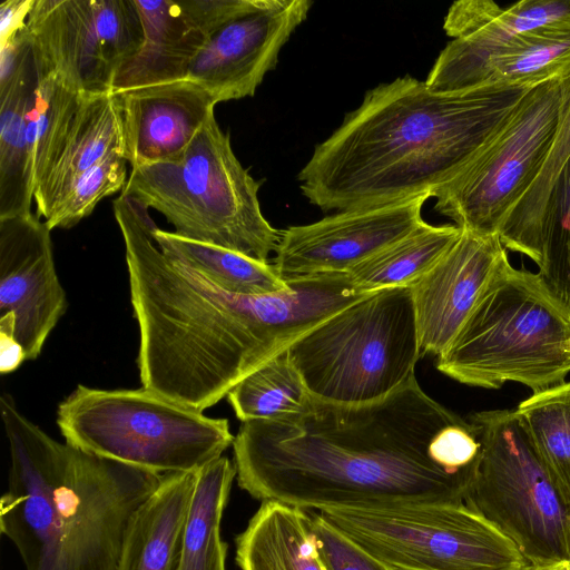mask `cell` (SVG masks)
<instances>
[{
  "mask_svg": "<svg viewBox=\"0 0 570 570\" xmlns=\"http://www.w3.org/2000/svg\"><path fill=\"white\" fill-rule=\"evenodd\" d=\"M238 487L302 510L464 502L481 459L478 430L423 391L415 375L379 401L312 397L279 420L242 422Z\"/></svg>",
  "mask_w": 570,
  "mask_h": 570,
  "instance_id": "1",
  "label": "cell"
},
{
  "mask_svg": "<svg viewBox=\"0 0 570 570\" xmlns=\"http://www.w3.org/2000/svg\"><path fill=\"white\" fill-rule=\"evenodd\" d=\"M112 204L139 328V379L177 404L200 412L214 406L306 332L371 294L347 273L291 281L277 294L227 293L165 256L140 202L120 194Z\"/></svg>",
  "mask_w": 570,
  "mask_h": 570,
  "instance_id": "2",
  "label": "cell"
},
{
  "mask_svg": "<svg viewBox=\"0 0 570 570\" xmlns=\"http://www.w3.org/2000/svg\"><path fill=\"white\" fill-rule=\"evenodd\" d=\"M530 89L442 94L409 75L381 83L315 147L297 175L302 194L324 212L432 197Z\"/></svg>",
  "mask_w": 570,
  "mask_h": 570,
  "instance_id": "3",
  "label": "cell"
},
{
  "mask_svg": "<svg viewBox=\"0 0 570 570\" xmlns=\"http://www.w3.org/2000/svg\"><path fill=\"white\" fill-rule=\"evenodd\" d=\"M10 449L1 532L26 570H118L129 524L160 473L60 443L0 397Z\"/></svg>",
  "mask_w": 570,
  "mask_h": 570,
  "instance_id": "4",
  "label": "cell"
},
{
  "mask_svg": "<svg viewBox=\"0 0 570 570\" xmlns=\"http://www.w3.org/2000/svg\"><path fill=\"white\" fill-rule=\"evenodd\" d=\"M436 368L475 387L520 383L533 393L570 373V304L538 272L507 257L490 278Z\"/></svg>",
  "mask_w": 570,
  "mask_h": 570,
  "instance_id": "5",
  "label": "cell"
},
{
  "mask_svg": "<svg viewBox=\"0 0 570 570\" xmlns=\"http://www.w3.org/2000/svg\"><path fill=\"white\" fill-rule=\"evenodd\" d=\"M256 180L215 114L177 157L131 168L121 194L165 216L180 237L267 262L282 230L265 218Z\"/></svg>",
  "mask_w": 570,
  "mask_h": 570,
  "instance_id": "6",
  "label": "cell"
},
{
  "mask_svg": "<svg viewBox=\"0 0 570 570\" xmlns=\"http://www.w3.org/2000/svg\"><path fill=\"white\" fill-rule=\"evenodd\" d=\"M288 354L309 394L356 405L395 392L414 375L422 355L412 292H374L296 340Z\"/></svg>",
  "mask_w": 570,
  "mask_h": 570,
  "instance_id": "7",
  "label": "cell"
},
{
  "mask_svg": "<svg viewBox=\"0 0 570 570\" xmlns=\"http://www.w3.org/2000/svg\"><path fill=\"white\" fill-rule=\"evenodd\" d=\"M57 425L78 449L157 473L197 472L235 439L227 419L206 416L145 387L79 384L59 403Z\"/></svg>",
  "mask_w": 570,
  "mask_h": 570,
  "instance_id": "8",
  "label": "cell"
},
{
  "mask_svg": "<svg viewBox=\"0 0 570 570\" xmlns=\"http://www.w3.org/2000/svg\"><path fill=\"white\" fill-rule=\"evenodd\" d=\"M570 111V72L531 88L500 129L434 194L464 232L498 235L540 175Z\"/></svg>",
  "mask_w": 570,
  "mask_h": 570,
  "instance_id": "9",
  "label": "cell"
},
{
  "mask_svg": "<svg viewBox=\"0 0 570 570\" xmlns=\"http://www.w3.org/2000/svg\"><path fill=\"white\" fill-rule=\"evenodd\" d=\"M482 452L465 503L508 535L530 564L570 561V508L541 463L515 410L466 417Z\"/></svg>",
  "mask_w": 570,
  "mask_h": 570,
  "instance_id": "10",
  "label": "cell"
},
{
  "mask_svg": "<svg viewBox=\"0 0 570 570\" xmlns=\"http://www.w3.org/2000/svg\"><path fill=\"white\" fill-rule=\"evenodd\" d=\"M318 513L395 570H527L530 566L508 535L463 502Z\"/></svg>",
  "mask_w": 570,
  "mask_h": 570,
  "instance_id": "11",
  "label": "cell"
},
{
  "mask_svg": "<svg viewBox=\"0 0 570 570\" xmlns=\"http://www.w3.org/2000/svg\"><path fill=\"white\" fill-rule=\"evenodd\" d=\"M24 30L39 77L72 92H111L142 42L134 0H32Z\"/></svg>",
  "mask_w": 570,
  "mask_h": 570,
  "instance_id": "12",
  "label": "cell"
},
{
  "mask_svg": "<svg viewBox=\"0 0 570 570\" xmlns=\"http://www.w3.org/2000/svg\"><path fill=\"white\" fill-rule=\"evenodd\" d=\"M430 196L336 214L282 229L274 267L285 282L347 273L425 222L422 208Z\"/></svg>",
  "mask_w": 570,
  "mask_h": 570,
  "instance_id": "13",
  "label": "cell"
},
{
  "mask_svg": "<svg viewBox=\"0 0 570 570\" xmlns=\"http://www.w3.org/2000/svg\"><path fill=\"white\" fill-rule=\"evenodd\" d=\"M570 72V20L495 41L452 39L425 83L436 92L532 88Z\"/></svg>",
  "mask_w": 570,
  "mask_h": 570,
  "instance_id": "14",
  "label": "cell"
},
{
  "mask_svg": "<svg viewBox=\"0 0 570 570\" xmlns=\"http://www.w3.org/2000/svg\"><path fill=\"white\" fill-rule=\"evenodd\" d=\"M50 232L32 213L0 217V316L13 315L27 361L39 356L68 306Z\"/></svg>",
  "mask_w": 570,
  "mask_h": 570,
  "instance_id": "15",
  "label": "cell"
},
{
  "mask_svg": "<svg viewBox=\"0 0 570 570\" xmlns=\"http://www.w3.org/2000/svg\"><path fill=\"white\" fill-rule=\"evenodd\" d=\"M312 6L311 0H267L232 20L206 39L187 79L208 90L217 104L253 97Z\"/></svg>",
  "mask_w": 570,
  "mask_h": 570,
  "instance_id": "16",
  "label": "cell"
},
{
  "mask_svg": "<svg viewBox=\"0 0 570 570\" xmlns=\"http://www.w3.org/2000/svg\"><path fill=\"white\" fill-rule=\"evenodd\" d=\"M507 257L498 235L462 230L439 262L409 286L422 354L439 356L448 348Z\"/></svg>",
  "mask_w": 570,
  "mask_h": 570,
  "instance_id": "17",
  "label": "cell"
},
{
  "mask_svg": "<svg viewBox=\"0 0 570 570\" xmlns=\"http://www.w3.org/2000/svg\"><path fill=\"white\" fill-rule=\"evenodd\" d=\"M121 111L124 157L130 167L180 155L217 102L199 83L181 79L116 92Z\"/></svg>",
  "mask_w": 570,
  "mask_h": 570,
  "instance_id": "18",
  "label": "cell"
},
{
  "mask_svg": "<svg viewBox=\"0 0 570 570\" xmlns=\"http://www.w3.org/2000/svg\"><path fill=\"white\" fill-rule=\"evenodd\" d=\"M142 42L119 69L111 92L187 79L207 37L184 16L178 0H134Z\"/></svg>",
  "mask_w": 570,
  "mask_h": 570,
  "instance_id": "19",
  "label": "cell"
},
{
  "mask_svg": "<svg viewBox=\"0 0 570 570\" xmlns=\"http://www.w3.org/2000/svg\"><path fill=\"white\" fill-rule=\"evenodd\" d=\"M115 154L124 156L117 95H82L53 164L35 187L36 214L47 219L57 199L80 174Z\"/></svg>",
  "mask_w": 570,
  "mask_h": 570,
  "instance_id": "20",
  "label": "cell"
},
{
  "mask_svg": "<svg viewBox=\"0 0 570 570\" xmlns=\"http://www.w3.org/2000/svg\"><path fill=\"white\" fill-rule=\"evenodd\" d=\"M38 72L31 46L13 75L0 82V217L31 213L33 141L31 104Z\"/></svg>",
  "mask_w": 570,
  "mask_h": 570,
  "instance_id": "21",
  "label": "cell"
},
{
  "mask_svg": "<svg viewBox=\"0 0 570 570\" xmlns=\"http://www.w3.org/2000/svg\"><path fill=\"white\" fill-rule=\"evenodd\" d=\"M196 472L166 473L134 515L118 570H179Z\"/></svg>",
  "mask_w": 570,
  "mask_h": 570,
  "instance_id": "22",
  "label": "cell"
},
{
  "mask_svg": "<svg viewBox=\"0 0 570 570\" xmlns=\"http://www.w3.org/2000/svg\"><path fill=\"white\" fill-rule=\"evenodd\" d=\"M235 542L240 570H326L307 511L277 501H262Z\"/></svg>",
  "mask_w": 570,
  "mask_h": 570,
  "instance_id": "23",
  "label": "cell"
},
{
  "mask_svg": "<svg viewBox=\"0 0 570 570\" xmlns=\"http://www.w3.org/2000/svg\"><path fill=\"white\" fill-rule=\"evenodd\" d=\"M159 249L174 262L195 271L218 288L237 295L263 296L289 288L273 264L223 247L190 240L157 228Z\"/></svg>",
  "mask_w": 570,
  "mask_h": 570,
  "instance_id": "24",
  "label": "cell"
},
{
  "mask_svg": "<svg viewBox=\"0 0 570 570\" xmlns=\"http://www.w3.org/2000/svg\"><path fill=\"white\" fill-rule=\"evenodd\" d=\"M235 476L234 462L227 456L196 472L179 570H226L227 544L220 537V522Z\"/></svg>",
  "mask_w": 570,
  "mask_h": 570,
  "instance_id": "25",
  "label": "cell"
},
{
  "mask_svg": "<svg viewBox=\"0 0 570 570\" xmlns=\"http://www.w3.org/2000/svg\"><path fill=\"white\" fill-rule=\"evenodd\" d=\"M455 225L428 223L347 272L363 292L409 287L426 274L460 238Z\"/></svg>",
  "mask_w": 570,
  "mask_h": 570,
  "instance_id": "26",
  "label": "cell"
},
{
  "mask_svg": "<svg viewBox=\"0 0 570 570\" xmlns=\"http://www.w3.org/2000/svg\"><path fill=\"white\" fill-rule=\"evenodd\" d=\"M567 20L570 0H522L507 8L491 0H460L449 8L443 29L453 39L495 41Z\"/></svg>",
  "mask_w": 570,
  "mask_h": 570,
  "instance_id": "27",
  "label": "cell"
},
{
  "mask_svg": "<svg viewBox=\"0 0 570 570\" xmlns=\"http://www.w3.org/2000/svg\"><path fill=\"white\" fill-rule=\"evenodd\" d=\"M515 412L552 483L570 508V382L532 393Z\"/></svg>",
  "mask_w": 570,
  "mask_h": 570,
  "instance_id": "28",
  "label": "cell"
},
{
  "mask_svg": "<svg viewBox=\"0 0 570 570\" xmlns=\"http://www.w3.org/2000/svg\"><path fill=\"white\" fill-rule=\"evenodd\" d=\"M226 397L237 419L247 422L302 413L313 396L285 350L238 382Z\"/></svg>",
  "mask_w": 570,
  "mask_h": 570,
  "instance_id": "29",
  "label": "cell"
},
{
  "mask_svg": "<svg viewBox=\"0 0 570 570\" xmlns=\"http://www.w3.org/2000/svg\"><path fill=\"white\" fill-rule=\"evenodd\" d=\"M570 157V111L561 125L544 166L499 230L505 249L532 259L538 267L543 262V224L551 188L564 163Z\"/></svg>",
  "mask_w": 570,
  "mask_h": 570,
  "instance_id": "30",
  "label": "cell"
},
{
  "mask_svg": "<svg viewBox=\"0 0 570 570\" xmlns=\"http://www.w3.org/2000/svg\"><path fill=\"white\" fill-rule=\"evenodd\" d=\"M80 98L81 94L38 76L31 104L35 187L53 164Z\"/></svg>",
  "mask_w": 570,
  "mask_h": 570,
  "instance_id": "31",
  "label": "cell"
},
{
  "mask_svg": "<svg viewBox=\"0 0 570 570\" xmlns=\"http://www.w3.org/2000/svg\"><path fill=\"white\" fill-rule=\"evenodd\" d=\"M127 163L121 154H115L80 174L45 219L48 228H71L88 217L101 199L122 191L128 179Z\"/></svg>",
  "mask_w": 570,
  "mask_h": 570,
  "instance_id": "32",
  "label": "cell"
},
{
  "mask_svg": "<svg viewBox=\"0 0 570 570\" xmlns=\"http://www.w3.org/2000/svg\"><path fill=\"white\" fill-rule=\"evenodd\" d=\"M539 273L570 304V157L548 199L543 224V262Z\"/></svg>",
  "mask_w": 570,
  "mask_h": 570,
  "instance_id": "33",
  "label": "cell"
},
{
  "mask_svg": "<svg viewBox=\"0 0 570 570\" xmlns=\"http://www.w3.org/2000/svg\"><path fill=\"white\" fill-rule=\"evenodd\" d=\"M318 556L326 570H395L327 522L306 510Z\"/></svg>",
  "mask_w": 570,
  "mask_h": 570,
  "instance_id": "34",
  "label": "cell"
},
{
  "mask_svg": "<svg viewBox=\"0 0 570 570\" xmlns=\"http://www.w3.org/2000/svg\"><path fill=\"white\" fill-rule=\"evenodd\" d=\"M267 0H178L187 20L207 38L232 20L262 8Z\"/></svg>",
  "mask_w": 570,
  "mask_h": 570,
  "instance_id": "35",
  "label": "cell"
},
{
  "mask_svg": "<svg viewBox=\"0 0 570 570\" xmlns=\"http://www.w3.org/2000/svg\"><path fill=\"white\" fill-rule=\"evenodd\" d=\"M27 361L21 344L14 337L12 314L0 316V372L9 374Z\"/></svg>",
  "mask_w": 570,
  "mask_h": 570,
  "instance_id": "36",
  "label": "cell"
},
{
  "mask_svg": "<svg viewBox=\"0 0 570 570\" xmlns=\"http://www.w3.org/2000/svg\"><path fill=\"white\" fill-rule=\"evenodd\" d=\"M32 0H6L0 4V43L24 27Z\"/></svg>",
  "mask_w": 570,
  "mask_h": 570,
  "instance_id": "37",
  "label": "cell"
},
{
  "mask_svg": "<svg viewBox=\"0 0 570 570\" xmlns=\"http://www.w3.org/2000/svg\"><path fill=\"white\" fill-rule=\"evenodd\" d=\"M527 570H569V562L530 564Z\"/></svg>",
  "mask_w": 570,
  "mask_h": 570,
  "instance_id": "38",
  "label": "cell"
},
{
  "mask_svg": "<svg viewBox=\"0 0 570 570\" xmlns=\"http://www.w3.org/2000/svg\"><path fill=\"white\" fill-rule=\"evenodd\" d=\"M569 570H570V561H569Z\"/></svg>",
  "mask_w": 570,
  "mask_h": 570,
  "instance_id": "39",
  "label": "cell"
}]
</instances>
